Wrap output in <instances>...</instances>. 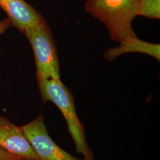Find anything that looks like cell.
Instances as JSON below:
<instances>
[{
  "mask_svg": "<svg viewBox=\"0 0 160 160\" xmlns=\"http://www.w3.org/2000/svg\"><path fill=\"white\" fill-rule=\"evenodd\" d=\"M0 7L7 14L12 26L22 33L30 28L46 23L40 13L24 0H0Z\"/></svg>",
  "mask_w": 160,
  "mask_h": 160,
  "instance_id": "6",
  "label": "cell"
},
{
  "mask_svg": "<svg viewBox=\"0 0 160 160\" xmlns=\"http://www.w3.org/2000/svg\"><path fill=\"white\" fill-rule=\"evenodd\" d=\"M0 148L23 160H39L21 127L0 116Z\"/></svg>",
  "mask_w": 160,
  "mask_h": 160,
  "instance_id": "5",
  "label": "cell"
},
{
  "mask_svg": "<svg viewBox=\"0 0 160 160\" xmlns=\"http://www.w3.org/2000/svg\"><path fill=\"white\" fill-rule=\"evenodd\" d=\"M21 128L39 160H85L69 154L52 139L42 115Z\"/></svg>",
  "mask_w": 160,
  "mask_h": 160,
  "instance_id": "4",
  "label": "cell"
},
{
  "mask_svg": "<svg viewBox=\"0 0 160 160\" xmlns=\"http://www.w3.org/2000/svg\"><path fill=\"white\" fill-rule=\"evenodd\" d=\"M23 33L28 38L33 49L36 77L60 79L57 49L47 23L30 28Z\"/></svg>",
  "mask_w": 160,
  "mask_h": 160,
  "instance_id": "3",
  "label": "cell"
},
{
  "mask_svg": "<svg viewBox=\"0 0 160 160\" xmlns=\"http://www.w3.org/2000/svg\"><path fill=\"white\" fill-rule=\"evenodd\" d=\"M10 26H12V24L8 18L0 21V35L4 33L6 30L8 29Z\"/></svg>",
  "mask_w": 160,
  "mask_h": 160,
  "instance_id": "10",
  "label": "cell"
},
{
  "mask_svg": "<svg viewBox=\"0 0 160 160\" xmlns=\"http://www.w3.org/2000/svg\"><path fill=\"white\" fill-rule=\"evenodd\" d=\"M138 15L160 19V0H138Z\"/></svg>",
  "mask_w": 160,
  "mask_h": 160,
  "instance_id": "8",
  "label": "cell"
},
{
  "mask_svg": "<svg viewBox=\"0 0 160 160\" xmlns=\"http://www.w3.org/2000/svg\"><path fill=\"white\" fill-rule=\"evenodd\" d=\"M0 160H23L0 148Z\"/></svg>",
  "mask_w": 160,
  "mask_h": 160,
  "instance_id": "9",
  "label": "cell"
},
{
  "mask_svg": "<svg viewBox=\"0 0 160 160\" xmlns=\"http://www.w3.org/2000/svg\"><path fill=\"white\" fill-rule=\"evenodd\" d=\"M37 80L43 102L54 103L63 114L77 152L83 155L85 160H94L92 150L87 141L84 126L76 112L72 93L60 79L38 77Z\"/></svg>",
  "mask_w": 160,
  "mask_h": 160,
  "instance_id": "2",
  "label": "cell"
},
{
  "mask_svg": "<svg viewBox=\"0 0 160 160\" xmlns=\"http://www.w3.org/2000/svg\"><path fill=\"white\" fill-rule=\"evenodd\" d=\"M160 48L159 44L149 43L138 38L129 43H120V46L109 49L105 52L104 57L108 61H110L124 53L136 52L151 55L160 61Z\"/></svg>",
  "mask_w": 160,
  "mask_h": 160,
  "instance_id": "7",
  "label": "cell"
},
{
  "mask_svg": "<svg viewBox=\"0 0 160 160\" xmlns=\"http://www.w3.org/2000/svg\"><path fill=\"white\" fill-rule=\"evenodd\" d=\"M85 9L104 24L114 41L127 43L138 39L132 28L138 0H87Z\"/></svg>",
  "mask_w": 160,
  "mask_h": 160,
  "instance_id": "1",
  "label": "cell"
}]
</instances>
